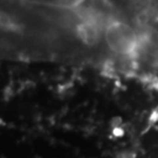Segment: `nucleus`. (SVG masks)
<instances>
[{"instance_id":"1","label":"nucleus","mask_w":158,"mask_h":158,"mask_svg":"<svg viewBox=\"0 0 158 158\" xmlns=\"http://www.w3.org/2000/svg\"><path fill=\"white\" fill-rule=\"evenodd\" d=\"M106 45L110 51L130 59L136 57L143 47V40L134 28L124 21L111 20L106 25L103 32Z\"/></svg>"},{"instance_id":"2","label":"nucleus","mask_w":158,"mask_h":158,"mask_svg":"<svg viewBox=\"0 0 158 158\" xmlns=\"http://www.w3.org/2000/svg\"><path fill=\"white\" fill-rule=\"evenodd\" d=\"M76 34L80 41L85 46H95L101 38V29L96 21L93 20H85L81 21L76 27Z\"/></svg>"},{"instance_id":"3","label":"nucleus","mask_w":158,"mask_h":158,"mask_svg":"<svg viewBox=\"0 0 158 158\" xmlns=\"http://www.w3.org/2000/svg\"><path fill=\"white\" fill-rule=\"evenodd\" d=\"M1 25H2V18H1V14H0V27H1Z\"/></svg>"}]
</instances>
